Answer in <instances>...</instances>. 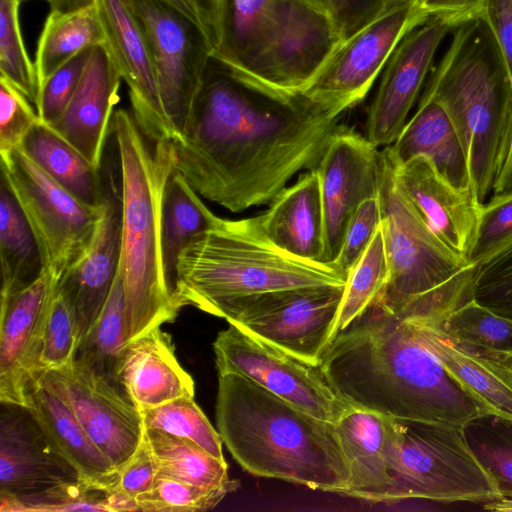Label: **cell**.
<instances>
[{
	"instance_id": "2e32d148",
	"label": "cell",
	"mask_w": 512,
	"mask_h": 512,
	"mask_svg": "<svg viewBox=\"0 0 512 512\" xmlns=\"http://www.w3.org/2000/svg\"><path fill=\"white\" fill-rule=\"evenodd\" d=\"M71 408L87 434L119 470L144 435L141 413L120 387L80 359L40 375Z\"/></svg>"
},
{
	"instance_id": "5b68a950",
	"label": "cell",
	"mask_w": 512,
	"mask_h": 512,
	"mask_svg": "<svg viewBox=\"0 0 512 512\" xmlns=\"http://www.w3.org/2000/svg\"><path fill=\"white\" fill-rule=\"evenodd\" d=\"M111 132L121 171L120 271L130 343L151 329L172 322L181 309L167 286L160 251L163 193L176 168V158L171 140L151 142L132 112L125 109L114 111Z\"/></svg>"
},
{
	"instance_id": "74e56055",
	"label": "cell",
	"mask_w": 512,
	"mask_h": 512,
	"mask_svg": "<svg viewBox=\"0 0 512 512\" xmlns=\"http://www.w3.org/2000/svg\"><path fill=\"white\" fill-rule=\"evenodd\" d=\"M388 275L389 267L380 225L368 248L348 273L332 339L373 302L384 288Z\"/></svg>"
},
{
	"instance_id": "484cf974",
	"label": "cell",
	"mask_w": 512,
	"mask_h": 512,
	"mask_svg": "<svg viewBox=\"0 0 512 512\" xmlns=\"http://www.w3.org/2000/svg\"><path fill=\"white\" fill-rule=\"evenodd\" d=\"M405 315V314H404ZM450 377L487 416L512 421V367L484 356L451 337L440 321L409 316Z\"/></svg>"
},
{
	"instance_id": "277c9868",
	"label": "cell",
	"mask_w": 512,
	"mask_h": 512,
	"mask_svg": "<svg viewBox=\"0 0 512 512\" xmlns=\"http://www.w3.org/2000/svg\"><path fill=\"white\" fill-rule=\"evenodd\" d=\"M446 111L462 143L481 204L493 192L512 146V77L482 17L455 28L422 95Z\"/></svg>"
},
{
	"instance_id": "91938a15",
	"label": "cell",
	"mask_w": 512,
	"mask_h": 512,
	"mask_svg": "<svg viewBox=\"0 0 512 512\" xmlns=\"http://www.w3.org/2000/svg\"><path fill=\"white\" fill-rule=\"evenodd\" d=\"M511 170H512V146H511V150H510V154H509V158H508L507 164H506L505 169H504V171L502 172V174H501V176H500V178H499L498 182H499L502 178H504L506 175H508V174L511 172ZM498 182H497V183H498ZM496 185H497V184H496Z\"/></svg>"
},
{
	"instance_id": "836d02e7",
	"label": "cell",
	"mask_w": 512,
	"mask_h": 512,
	"mask_svg": "<svg viewBox=\"0 0 512 512\" xmlns=\"http://www.w3.org/2000/svg\"><path fill=\"white\" fill-rule=\"evenodd\" d=\"M96 2L72 11L51 10L37 43L35 68L39 90L46 80L81 51L105 44Z\"/></svg>"
},
{
	"instance_id": "7bdbcfd3",
	"label": "cell",
	"mask_w": 512,
	"mask_h": 512,
	"mask_svg": "<svg viewBox=\"0 0 512 512\" xmlns=\"http://www.w3.org/2000/svg\"><path fill=\"white\" fill-rule=\"evenodd\" d=\"M77 350L75 316L65 293L57 285L45 321L39 374L60 370L70 365L76 357Z\"/></svg>"
},
{
	"instance_id": "681fc988",
	"label": "cell",
	"mask_w": 512,
	"mask_h": 512,
	"mask_svg": "<svg viewBox=\"0 0 512 512\" xmlns=\"http://www.w3.org/2000/svg\"><path fill=\"white\" fill-rule=\"evenodd\" d=\"M381 225V211L377 196L364 200L353 214L346 229L339 254L332 263L348 276L368 248Z\"/></svg>"
},
{
	"instance_id": "ac0fdd59",
	"label": "cell",
	"mask_w": 512,
	"mask_h": 512,
	"mask_svg": "<svg viewBox=\"0 0 512 512\" xmlns=\"http://www.w3.org/2000/svg\"><path fill=\"white\" fill-rule=\"evenodd\" d=\"M456 24L432 15L408 32L387 61L365 121V137L376 147L393 144L402 132L429 72L435 52Z\"/></svg>"
},
{
	"instance_id": "30bf717a",
	"label": "cell",
	"mask_w": 512,
	"mask_h": 512,
	"mask_svg": "<svg viewBox=\"0 0 512 512\" xmlns=\"http://www.w3.org/2000/svg\"><path fill=\"white\" fill-rule=\"evenodd\" d=\"M345 286H314L236 299L217 317L295 357L320 365L332 339Z\"/></svg>"
},
{
	"instance_id": "b9f144b4",
	"label": "cell",
	"mask_w": 512,
	"mask_h": 512,
	"mask_svg": "<svg viewBox=\"0 0 512 512\" xmlns=\"http://www.w3.org/2000/svg\"><path fill=\"white\" fill-rule=\"evenodd\" d=\"M1 512H111L107 493L80 481L62 482L44 490L22 495H0Z\"/></svg>"
},
{
	"instance_id": "f1b7e54d",
	"label": "cell",
	"mask_w": 512,
	"mask_h": 512,
	"mask_svg": "<svg viewBox=\"0 0 512 512\" xmlns=\"http://www.w3.org/2000/svg\"><path fill=\"white\" fill-rule=\"evenodd\" d=\"M390 147L398 163H405L419 155L426 156L452 186L474 193L462 143L449 116L438 102L421 98L417 111Z\"/></svg>"
},
{
	"instance_id": "603a6c76",
	"label": "cell",
	"mask_w": 512,
	"mask_h": 512,
	"mask_svg": "<svg viewBox=\"0 0 512 512\" xmlns=\"http://www.w3.org/2000/svg\"><path fill=\"white\" fill-rule=\"evenodd\" d=\"M5 405L0 420V495L22 496L79 481L28 410Z\"/></svg>"
},
{
	"instance_id": "8fae6325",
	"label": "cell",
	"mask_w": 512,
	"mask_h": 512,
	"mask_svg": "<svg viewBox=\"0 0 512 512\" xmlns=\"http://www.w3.org/2000/svg\"><path fill=\"white\" fill-rule=\"evenodd\" d=\"M213 349L218 374L244 376L308 414L335 423L350 407L312 365L234 324L218 333Z\"/></svg>"
},
{
	"instance_id": "9f6ffc18",
	"label": "cell",
	"mask_w": 512,
	"mask_h": 512,
	"mask_svg": "<svg viewBox=\"0 0 512 512\" xmlns=\"http://www.w3.org/2000/svg\"><path fill=\"white\" fill-rule=\"evenodd\" d=\"M50 4L51 10H58L62 12L72 11L90 4L95 3V0H47Z\"/></svg>"
},
{
	"instance_id": "83f0119b",
	"label": "cell",
	"mask_w": 512,
	"mask_h": 512,
	"mask_svg": "<svg viewBox=\"0 0 512 512\" xmlns=\"http://www.w3.org/2000/svg\"><path fill=\"white\" fill-rule=\"evenodd\" d=\"M260 215L270 241L285 252L324 263L325 226L318 176L314 169L284 188Z\"/></svg>"
},
{
	"instance_id": "e575fe53",
	"label": "cell",
	"mask_w": 512,
	"mask_h": 512,
	"mask_svg": "<svg viewBox=\"0 0 512 512\" xmlns=\"http://www.w3.org/2000/svg\"><path fill=\"white\" fill-rule=\"evenodd\" d=\"M145 435L157 464L158 475L201 487H224L235 491L225 459H219L198 444L156 429Z\"/></svg>"
},
{
	"instance_id": "ee69618b",
	"label": "cell",
	"mask_w": 512,
	"mask_h": 512,
	"mask_svg": "<svg viewBox=\"0 0 512 512\" xmlns=\"http://www.w3.org/2000/svg\"><path fill=\"white\" fill-rule=\"evenodd\" d=\"M224 487H201L157 476L152 488L136 497L139 511L196 512L214 508L228 493Z\"/></svg>"
},
{
	"instance_id": "1f68e13d",
	"label": "cell",
	"mask_w": 512,
	"mask_h": 512,
	"mask_svg": "<svg viewBox=\"0 0 512 512\" xmlns=\"http://www.w3.org/2000/svg\"><path fill=\"white\" fill-rule=\"evenodd\" d=\"M19 147L58 184L85 204L98 207L101 168L90 163L50 126L38 121Z\"/></svg>"
},
{
	"instance_id": "cb8c5ba5",
	"label": "cell",
	"mask_w": 512,
	"mask_h": 512,
	"mask_svg": "<svg viewBox=\"0 0 512 512\" xmlns=\"http://www.w3.org/2000/svg\"><path fill=\"white\" fill-rule=\"evenodd\" d=\"M333 425L350 474L345 495L383 502L391 482L398 420L351 406Z\"/></svg>"
},
{
	"instance_id": "7c38bea8",
	"label": "cell",
	"mask_w": 512,
	"mask_h": 512,
	"mask_svg": "<svg viewBox=\"0 0 512 512\" xmlns=\"http://www.w3.org/2000/svg\"><path fill=\"white\" fill-rule=\"evenodd\" d=\"M126 2L147 38L174 140L187 126L211 60V49L201 30L164 1Z\"/></svg>"
},
{
	"instance_id": "f5cc1de1",
	"label": "cell",
	"mask_w": 512,
	"mask_h": 512,
	"mask_svg": "<svg viewBox=\"0 0 512 512\" xmlns=\"http://www.w3.org/2000/svg\"><path fill=\"white\" fill-rule=\"evenodd\" d=\"M397 0H332L334 21L343 40L361 29Z\"/></svg>"
},
{
	"instance_id": "d6a6232c",
	"label": "cell",
	"mask_w": 512,
	"mask_h": 512,
	"mask_svg": "<svg viewBox=\"0 0 512 512\" xmlns=\"http://www.w3.org/2000/svg\"><path fill=\"white\" fill-rule=\"evenodd\" d=\"M1 299L35 282L45 271L35 235L5 178L0 184Z\"/></svg>"
},
{
	"instance_id": "bcb514c9",
	"label": "cell",
	"mask_w": 512,
	"mask_h": 512,
	"mask_svg": "<svg viewBox=\"0 0 512 512\" xmlns=\"http://www.w3.org/2000/svg\"><path fill=\"white\" fill-rule=\"evenodd\" d=\"M511 242L512 190L493 194L482 205L468 261L479 265Z\"/></svg>"
},
{
	"instance_id": "d6986e66",
	"label": "cell",
	"mask_w": 512,
	"mask_h": 512,
	"mask_svg": "<svg viewBox=\"0 0 512 512\" xmlns=\"http://www.w3.org/2000/svg\"><path fill=\"white\" fill-rule=\"evenodd\" d=\"M58 283V278L45 269L31 285L1 299V403L24 406L29 386L40 375L45 321Z\"/></svg>"
},
{
	"instance_id": "9a60e30c",
	"label": "cell",
	"mask_w": 512,
	"mask_h": 512,
	"mask_svg": "<svg viewBox=\"0 0 512 512\" xmlns=\"http://www.w3.org/2000/svg\"><path fill=\"white\" fill-rule=\"evenodd\" d=\"M105 164L101 166V198L93 237L83 257L58 283L75 316L78 347L99 318L121 264L123 207L118 150Z\"/></svg>"
},
{
	"instance_id": "52a82bcc",
	"label": "cell",
	"mask_w": 512,
	"mask_h": 512,
	"mask_svg": "<svg viewBox=\"0 0 512 512\" xmlns=\"http://www.w3.org/2000/svg\"><path fill=\"white\" fill-rule=\"evenodd\" d=\"M397 420L391 482L383 502L484 504L502 497L495 479L469 446L464 428Z\"/></svg>"
},
{
	"instance_id": "816d5d0a",
	"label": "cell",
	"mask_w": 512,
	"mask_h": 512,
	"mask_svg": "<svg viewBox=\"0 0 512 512\" xmlns=\"http://www.w3.org/2000/svg\"><path fill=\"white\" fill-rule=\"evenodd\" d=\"M188 19L203 33L211 49L218 50L222 38V0H162Z\"/></svg>"
},
{
	"instance_id": "6f0895ef",
	"label": "cell",
	"mask_w": 512,
	"mask_h": 512,
	"mask_svg": "<svg viewBox=\"0 0 512 512\" xmlns=\"http://www.w3.org/2000/svg\"><path fill=\"white\" fill-rule=\"evenodd\" d=\"M483 509L490 511L511 512L512 495L502 496L497 500L486 502L483 504Z\"/></svg>"
},
{
	"instance_id": "6da1fadb",
	"label": "cell",
	"mask_w": 512,
	"mask_h": 512,
	"mask_svg": "<svg viewBox=\"0 0 512 512\" xmlns=\"http://www.w3.org/2000/svg\"><path fill=\"white\" fill-rule=\"evenodd\" d=\"M344 111L230 73L211 58L183 134L176 168L202 197L241 212L271 203L317 165Z\"/></svg>"
},
{
	"instance_id": "7a4b0ae2",
	"label": "cell",
	"mask_w": 512,
	"mask_h": 512,
	"mask_svg": "<svg viewBox=\"0 0 512 512\" xmlns=\"http://www.w3.org/2000/svg\"><path fill=\"white\" fill-rule=\"evenodd\" d=\"M320 367L356 408L462 428L487 416L450 377L415 322L376 300L330 341Z\"/></svg>"
},
{
	"instance_id": "f546056e",
	"label": "cell",
	"mask_w": 512,
	"mask_h": 512,
	"mask_svg": "<svg viewBox=\"0 0 512 512\" xmlns=\"http://www.w3.org/2000/svg\"><path fill=\"white\" fill-rule=\"evenodd\" d=\"M282 0H222V38L212 59L233 75H248L276 27Z\"/></svg>"
},
{
	"instance_id": "680465c9",
	"label": "cell",
	"mask_w": 512,
	"mask_h": 512,
	"mask_svg": "<svg viewBox=\"0 0 512 512\" xmlns=\"http://www.w3.org/2000/svg\"><path fill=\"white\" fill-rule=\"evenodd\" d=\"M315 9L329 15L334 20V9L332 0H303Z\"/></svg>"
},
{
	"instance_id": "4fadbf2b",
	"label": "cell",
	"mask_w": 512,
	"mask_h": 512,
	"mask_svg": "<svg viewBox=\"0 0 512 512\" xmlns=\"http://www.w3.org/2000/svg\"><path fill=\"white\" fill-rule=\"evenodd\" d=\"M428 19L417 0H397L343 40L302 92L344 112L361 102L402 38Z\"/></svg>"
},
{
	"instance_id": "44dd1931",
	"label": "cell",
	"mask_w": 512,
	"mask_h": 512,
	"mask_svg": "<svg viewBox=\"0 0 512 512\" xmlns=\"http://www.w3.org/2000/svg\"><path fill=\"white\" fill-rule=\"evenodd\" d=\"M395 162L398 185L416 212L449 248L468 260L483 204L474 193L447 182L426 156Z\"/></svg>"
},
{
	"instance_id": "f907efd6",
	"label": "cell",
	"mask_w": 512,
	"mask_h": 512,
	"mask_svg": "<svg viewBox=\"0 0 512 512\" xmlns=\"http://www.w3.org/2000/svg\"><path fill=\"white\" fill-rule=\"evenodd\" d=\"M157 475V464L144 430L143 438L136 452L119 470L118 481L112 491L136 500V497L152 488Z\"/></svg>"
},
{
	"instance_id": "d4e9b609",
	"label": "cell",
	"mask_w": 512,
	"mask_h": 512,
	"mask_svg": "<svg viewBox=\"0 0 512 512\" xmlns=\"http://www.w3.org/2000/svg\"><path fill=\"white\" fill-rule=\"evenodd\" d=\"M23 407L53 448L73 467L81 483L107 494L115 488L118 470L93 442L71 408L41 376L29 386Z\"/></svg>"
},
{
	"instance_id": "be15d7a7",
	"label": "cell",
	"mask_w": 512,
	"mask_h": 512,
	"mask_svg": "<svg viewBox=\"0 0 512 512\" xmlns=\"http://www.w3.org/2000/svg\"><path fill=\"white\" fill-rule=\"evenodd\" d=\"M511 367H512V362H511Z\"/></svg>"
},
{
	"instance_id": "ba28073f",
	"label": "cell",
	"mask_w": 512,
	"mask_h": 512,
	"mask_svg": "<svg viewBox=\"0 0 512 512\" xmlns=\"http://www.w3.org/2000/svg\"><path fill=\"white\" fill-rule=\"evenodd\" d=\"M390 145L379 151L378 200L388 261L387 282L374 299L397 311L451 285L471 263L423 221L400 189Z\"/></svg>"
},
{
	"instance_id": "11a10c76",
	"label": "cell",
	"mask_w": 512,
	"mask_h": 512,
	"mask_svg": "<svg viewBox=\"0 0 512 512\" xmlns=\"http://www.w3.org/2000/svg\"><path fill=\"white\" fill-rule=\"evenodd\" d=\"M483 0H420L421 10L428 17L442 15L459 26L481 14Z\"/></svg>"
},
{
	"instance_id": "c3c4849f",
	"label": "cell",
	"mask_w": 512,
	"mask_h": 512,
	"mask_svg": "<svg viewBox=\"0 0 512 512\" xmlns=\"http://www.w3.org/2000/svg\"><path fill=\"white\" fill-rule=\"evenodd\" d=\"M39 120L32 103L6 78L0 76V152L19 146Z\"/></svg>"
},
{
	"instance_id": "3957f363",
	"label": "cell",
	"mask_w": 512,
	"mask_h": 512,
	"mask_svg": "<svg viewBox=\"0 0 512 512\" xmlns=\"http://www.w3.org/2000/svg\"><path fill=\"white\" fill-rule=\"evenodd\" d=\"M216 424L222 442L249 473L346 494L350 474L333 423L227 373L218 374Z\"/></svg>"
},
{
	"instance_id": "d590c367",
	"label": "cell",
	"mask_w": 512,
	"mask_h": 512,
	"mask_svg": "<svg viewBox=\"0 0 512 512\" xmlns=\"http://www.w3.org/2000/svg\"><path fill=\"white\" fill-rule=\"evenodd\" d=\"M128 344L125 293L119 269L106 304L79 345L75 358L119 386L118 377Z\"/></svg>"
},
{
	"instance_id": "8992f818",
	"label": "cell",
	"mask_w": 512,
	"mask_h": 512,
	"mask_svg": "<svg viewBox=\"0 0 512 512\" xmlns=\"http://www.w3.org/2000/svg\"><path fill=\"white\" fill-rule=\"evenodd\" d=\"M347 275L333 264L295 257L266 236L260 215L219 218L180 253L175 299L217 316L228 303L265 292L345 286Z\"/></svg>"
},
{
	"instance_id": "f35d334b",
	"label": "cell",
	"mask_w": 512,
	"mask_h": 512,
	"mask_svg": "<svg viewBox=\"0 0 512 512\" xmlns=\"http://www.w3.org/2000/svg\"><path fill=\"white\" fill-rule=\"evenodd\" d=\"M140 413L144 428L188 439L216 458L224 459L221 436L196 404L194 397H181Z\"/></svg>"
},
{
	"instance_id": "7dc6e473",
	"label": "cell",
	"mask_w": 512,
	"mask_h": 512,
	"mask_svg": "<svg viewBox=\"0 0 512 512\" xmlns=\"http://www.w3.org/2000/svg\"><path fill=\"white\" fill-rule=\"evenodd\" d=\"M92 48L75 55L42 85L36 105L40 121L51 125L66 110L78 86Z\"/></svg>"
},
{
	"instance_id": "4dcf8cb0",
	"label": "cell",
	"mask_w": 512,
	"mask_h": 512,
	"mask_svg": "<svg viewBox=\"0 0 512 512\" xmlns=\"http://www.w3.org/2000/svg\"><path fill=\"white\" fill-rule=\"evenodd\" d=\"M198 195L175 168L163 193L160 230L163 273L174 299L180 253L197 235L213 227L220 218Z\"/></svg>"
},
{
	"instance_id": "f6af8a7d",
	"label": "cell",
	"mask_w": 512,
	"mask_h": 512,
	"mask_svg": "<svg viewBox=\"0 0 512 512\" xmlns=\"http://www.w3.org/2000/svg\"><path fill=\"white\" fill-rule=\"evenodd\" d=\"M472 299L512 320V242L478 265Z\"/></svg>"
},
{
	"instance_id": "db71d44e",
	"label": "cell",
	"mask_w": 512,
	"mask_h": 512,
	"mask_svg": "<svg viewBox=\"0 0 512 512\" xmlns=\"http://www.w3.org/2000/svg\"><path fill=\"white\" fill-rule=\"evenodd\" d=\"M480 17L495 37L512 77V0H483Z\"/></svg>"
},
{
	"instance_id": "5bb4252c",
	"label": "cell",
	"mask_w": 512,
	"mask_h": 512,
	"mask_svg": "<svg viewBox=\"0 0 512 512\" xmlns=\"http://www.w3.org/2000/svg\"><path fill=\"white\" fill-rule=\"evenodd\" d=\"M342 41L332 17L303 0H282L276 27L241 79L280 93H302Z\"/></svg>"
},
{
	"instance_id": "ab89813d",
	"label": "cell",
	"mask_w": 512,
	"mask_h": 512,
	"mask_svg": "<svg viewBox=\"0 0 512 512\" xmlns=\"http://www.w3.org/2000/svg\"><path fill=\"white\" fill-rule=\"evenodd\" d=\"M472 451L495 479L502 496L512 495V421L479 417L464 427Z\"/></svg>"
},
{
	"instance_id": "9c48e42d",
	"label": "cell",
	"mask_w": 512,
	"mask_h": 512,
	"mask_svg": "<svg viewBox=\"0 0 512 512\" xmlns=\"http://www.w3.org/2000/svg\"><path fill=\"white\" fill-rule=\"evenodd\" d=\"M0 155L1 175L30 224L44 267L60 281L85 254L94 234L99 206L79 200L19 146Z\"/></svg>"
},
{
	"instance_id": "7402d4cb",
	"label": "cell",
	"mask_w": 512,
	"mask_h": 512,
	"mask_svg": "<svg viewBox=\"0 0 512 512\" xmlns=\"http://www.w3.org/2000/svg\"><path fill=\"white\" fill-rule=\"evenodd\" d=\"M122 80L106 43L94 46L66 110L48 125L97 168L102 166Z\"/></svg>"
},
{
	"instance_id": "e0dca14e",
	"label": "cell",
	"mask_w": 512,
	"mask_h": 512,
	"mask_svg": "<svg viewBox=\"0 0 512 512\" xmlns=\"http://www.w3.org/2000/svg\"><path fill=\"white\" fill-rule=\"evenodd\" d=\"M364 135L339 126L317 165L325 226L323 262L337 258L348 224L358 206L377 196L379 151Z\"/></svg>"
},
{
	"instance_id": "94428289",
	"label": "cell",
	"mask_w": 512,
	"mask_h": 512,
	"mask_svg": "<svg viewBox=\"0 0 512 512\" xmlns=\"http://www.w3.org/2000/svg\"><path fill=\"white\" fill-rule=\"evenodd\" d=\"M19 1L22 2V1H26V0H19Z\"/></svg>"
},
{
	"instance_id": "4316f807",
	"label": "cell",
	"mask_w": 512,
	"mask_h": 512,
	"mask_svg": "<svg viewBox=\"0 0 512 512\" xmlns=\"http://www.w3.org/2000/svg\"><path fill=\"white\" fill-rule=\"evenodd\" d=\"M155 327L130 342L118 383L139 412L194 397V381L179 364L170 335Z\"/></svg>"
},
{
	"instance_id": "60d3db41",
	"label": "cell",
	"mask_w": 512,
	"mask_h": 512,
	"mask_svg": "<svg viewBox=\"0 0 512 512\" xmlns=\"http://www.w3.org/2000/svg\"><path fill=\"white\" fill-rule=\"evenodd\" d=\"M20 3L19 0H0V72L36 108L39 83L21 33Z\"/></svg>"
},
{
	"instance_id": "ffe728a7",
	"label": "cell",
	"mask_w": 512,
	"mask_h": 512,
	"mask_svg": "<svg viewBox=\"0 0 512 512\" xmlns=\"http://www.w3.org/2000/svg\"><path fill=\"white\" fill-rule=\"evenodd\" d=\"M109 49L129 88L133 117L151 142L173 140L147 38L126 0H95Z\"/></svg>"
},
{
	"instance_id": "6125c7cd",
	"label": "cell",
	"mask_w": 512,
	"mask_h": 512,
	"mask_svg": "<svg viewBox=\"0 0 512 512\" xmlns=\"http://www.w3.org/2000/svg\"><path fill=\"white\" fill-rule=\"evenodd\" d=\"M420 0H417V2H419Z\"/></svg>"
},
{
	"instance_id": "8d00e7d4",
	"label": "cell",
	"mask_w": 512,
	"mask_h": 512,
	"mask_svg": "<svg viewBox=\"0 0 512 512\" xmlns=\"http://www.w3.org/2000/svg\"><path fill=\"white\" fill-rule=\"evenodd\" d=\"M440 325L474 351L511 366V319L471 299L451 312Z\"/></svg>"
}]
</instances>
